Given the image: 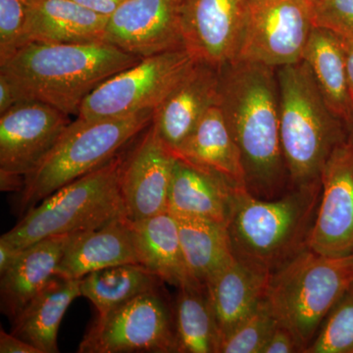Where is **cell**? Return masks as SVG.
Returning a JSON list of instances; mask_svg holds the SVG:
<instances>
[{
    "label": "cell",
    "instance_id": "obj_1",
    "mask_svg": "<svg viewBox=\"0 0 353 353\" xmlns=\"http://www.w3.org/2000/svg\"><path fill=\"white\" fill-rule=\"evenodd\" d=\"M220 72L218 104L240 150L246 190L259 199H277L289 174L281 146L275 68L236 61Z\"/></svg>",
    "mask_w": 353,
    "mask_h": 353
},
{
    "label": "cell",
    "instance_id": "obj_2",
    "mask_svg": "<svg viewBox=\"0 0 353 353\" xmlns=\"http://www.w3.org/2000/svg\"><path fill=\"white\" fill-rule=\"evenodd\" d=\"M112 44L32 41L0 63L26 101L79 115L85 99L109 78L141 61Z\"/></svg>",
    "mask_w": 353,
    "mask_h": 353
},
{
    "label": "cell",
    "instance_id": "obj_3",
    "mask_svg": "<svg viewBox=\"0 0 353 353\" xmlns=\"http://www.w3.org/2000/svg\"><path fill=\"white\" fill-rule=\"evenodd\" d=\"M321 190L319 180L261 199L236 189L227 224L234 259L271 275L308 248Z\"/></svg>",
    "mask_w": 353,
    "mask_h": 353
},
{
    "label": "cell",
    "instance_id": "obj_4",
    "mask_svg": "<svg viewBox=\"0 0 353 353\" xmlns=\"http://www.w3.org/2000/svg\"><path fill=\"white\" fill-rule=\"evenodd\" d=\"M280 139L292 187L320 180L332 152L345 141L341 121L318 88L308 65L278 68Z\"/></svg>",
    "mask_w": 353,
    "mask_h": 353
},
{
    "label": "cell",
    "instance_id": "obj_5",
    "mask_svg": "<svg viewBox=\"0 0 353 353\" xmlns=\"http://www.w3.org/2000/svg\"><path fill=\"white\" fill-rule=\"evenodd\" d=\"M153 110L119 117H77L36 170L26 176L16 197L18 217L64 185L97 170L113 159L128 143L152 122Z\"/></svg>",
    "mask_w": 353,
    "mask_h": 353
},
{
    "label": "cell",
    "instance_id": "obj_6",
    "mask_svg": "<svg viewBox=\"0 0 353 353\" xmlns=\"http://www.w3.org/2000/svg\"><path fill=\"white\" fill-rule=\"evenodd\" d=\"M352 284L353 254L331 257L306 248L271 274L266 301L278 325L305 352Z\"/></svg>",
    "mask_w": 353,
    "mask_h": 353
},
{
    "label": "cell",
    "instance_id": "obj_7",
    "mask_svg": "<svg viewBox=\"0 0 353 353\" xmlns=\"http://www.w3.org/2000/svg\"><path fill=\"white\" fill-rule=\"evenodd\" d=\"M124 154L64 185L30 209L10 231L2 234L17 250L50 236L97 229L127 217L120 190Z\"/></svg>",
    "mask_w": 353,
    "mask_h": 353
},
{
    "label": "cell",
    "instance_id": "obj_8",
    "mask_svg": "<svg viewBox=\"0 0 353 353\" xmlns=\"http://www.w3.org/2000/svg\"><path fill=\"white\" fill-rule=\"evenodd\" d=\"M79 353L178 352L174 313L160 289L97 314Z\"/></svg>",
    "mask_w": 353,
    "mask_h": 353
},
{
    "label": "cell",
    "instance_id": "obj_9",
    "mask_svg": "<svg viewBox=\"0 0 353 353\" xmlns=\"http://www.w3.org/2000/svg\"><path fill=\"white\" fill-rule=\"evenodd\" d=\"M196 61L185 48L143 58L88 95L77 117H119L154 110Z\"/></svg>",
    "mask_w": 353,
    "mask_h": 353
},
{
    "label": "cell",
    "instance_id": "obj_10",
    "mask_svg": "<svg viewBox=\"0 0 353 353\" xmlns=\"http://www.w3.org/2000/svg\"><path fill=\"white\" fill-rule=\"evenodd\" d=\"M313 28L308 0H250L234 62L275 69L301 62Z\"/></svg>",
    "mask_w": 353,
    "mask_h": 353
},
{
    "label": "cell",
    "instance_id": "obj_11",
    "mask_svg": "<svg viewBox=\"0 0 353 353\" xmlns=\"http://www.w3.org/2000/svg\"><path fill=\"white\" fill-rule=\"evenodd\" d=\"M321 197L308 241L319 254H353V143L350 139L334 148L320 176Z\"/></svg>",
    "mask_w": 353,
    "mask_h": 353
},
{
    "label": "cell",
    "instance_id": "obj_12",
    "mask_svg": "<svg viewBox=\"0 0 353 353\" xmlns=\"http://www.w3.org/2000/svg\"><path fill=\"white\" fill-rule=\"evenodd\" d=\"M250 0H183V48L196 61L217 69L238 54Z\"/></svg>",
    "mask_w": 353,
    "mask_h": 353
},
{
    "label": "cell",
    "instance_id": "obj_13",
    "mask_svg": "<svg viewBox=\"0 0 353 353\" xmlns=\"http://www.w3.org/2000/svg\"><path fill=\"white\" fill-rule=\"evenodd\" d=\"M69 116L38 101L0 115V171L26 176L38 168L70 124Z\"/></svg>",
    "mask_w": 353,
    "mask_h": 353
},
{
    "label": "cell",
    "instance_id": "obj_14",
    "mask_svg": "<svg viewBox=\"0 0 353 353\" xmlns=\"http://www.w3.org/2000/svg\"><path fill=\"white\" fill-rule=\"evenodd\" d=\"M176 154L162 141L152 124L125 155L120 190L130 221L153 217L168 211V196Z\"/></svg>",
    "mask_w": 353,
    "mask_h": 353
},
{
    "label": "cell",
    "instance_id": "obj_15",
    "mask_svg": "<svg viewBox=\"0 0 353 353\" xmlns=\"http://www.w3.org/2000/svg\"><path fill=\"white\" fill-rule=\"evenodd\" d=\"M183 0H126L109 16L104 41L145 58L183 48Z\"/></svg>",
    "mask_w": 353,
    "mask_h": 353
},
{
    "label": "cell",
    "instance_id": "obj_16",
    "mask_svg": "<svg viewBox=\"0 0 353 353\" xmlns=\"http://www.w3.org/2000/svg\"><path fill=\"white\" fill-rule=\"evenodd\" d=\"M220 75L219 69L194 62L153 110L152 124L174 153L219 102Z\"/></svg>",
    "mask_w": 353,
    "mask_h": 353
},
{
    "label": "cell",
    "instance_id": "obj_17",
    "mask_svg": "<svg viewBox=\"0 0 353 353\" xmlns=\"http://www.w3.org/2000/svg\"><path fill=\"white\" fill-rule=\"evenodd\" d=\"M127 263H139V260L131 224L124 216L97 229L70 234L57 276L79 280L92 272Z\"/></svg>",
    "mask_w": 353,
    "mask_h": 353
},
{
    "label": "cell",
    "instance_id": "obj_18",
    "mask_svg": "<svg viewBox=\"0 0 353 353\" xmlns=\"http://www.w3.org/2000/svg\"><path fill=\"white\" fill-rule=\"evenodd\" d=\"M239 189L224 176L176 157L168 196V211L227 226Z\"/></svg>",
    "mask_w": 353,
    "mask_h": 353
},
{
    "label": "cell",
    "instance_id": "obj_19",
    "mask_svg": "<svg viewBox=\"0 0 353 353\" xmlns=\"http://www.w3.org/2000/svg\"><path fill=\"white\" fill-rule=\"evenodd\" d=\"M70 234L50 236L21 250L0 280V308L12 321L22 309L57 277Z\"/></svg>",
    "mask_w": 353,
    "mask_h": 353
},
{
    "label": "cell",
    "instance_id": "obj_20",
    "mask_svg": "<svg viewBox=\"0 0 353 353\" xmlns=\"http://www.w3.org/2000/svg\"><path fill=\"white\" fill-rule=\"evenodd\" d=\"M108 19L73 0H27L26 41L27 43H101Z\"/></svg>",
    "mask_w": 353,
    "mask_h": 353
},
{
    "label": "cell",
    "instance_id": "obj_21",
    "mask_svg": "<svg viewBox=\"0 0 353 353\" xmlns=\"http://www.w3.org/2000/svg\"><path fill=\"white\" fill-rule=\"evenodd\" d=\"M269 279V274L234 259L206 281L221 341L264 301Z\"/></svg>",
    "mask_w": 353,
    "mask_h": 353
},
{
    "label": "cell",
    "instance_id": "obj_22",
    "mask_svg": "<svg viewBox=\"0 0 353 353\" xmlns=\"http://www.w3.org/2000/svg\"><path fill=\"white\" fill-rule=\"evenodd\" d=\"M139 263L176 289L201 285L190 276L181 245L179 224L169 211L139 221H130Z\"/></svg>",
    "mask_w": 353,
    "mask_h": 353
},
{
    "label": "cell",
    "instance_id": "obj_23",
    "mask_svg": "<svg viewBox=\"0 0 353 353\" xmlns=\"http://www.w3.org/2000/svg\"><path fill=\"white\" fill-rule=\"evenodd\" d=\"M175 154L196 166L219 174L236 188L246 189L240 150L219 104L208 109Z\"/></svg>",
    "mask_w": 353,
    "mask_h": 353
},
{
    "label": "cell",
    "instance_id": "obj_24",
    "mask_svg": "<svg viewBox=\"0 0 353 353\" xmlns=\"http://www.w3.org/2000/svg\"><path fill=\"white\" fill-rule=\"evenodd\" d=\"M81 279L54 277L11 321V333L38 348L58 353V331L69 306L81 296Z\"/></svg>",
    "mask_w": 353,
    "mask_h": 353
},
{
    "label": "cell",
    "instance_id": "obj_25",
    "mask_svg": "<svg viewBox=\"0 0 353 353\" xmlns=\"http://www.w3.org/2000/svg\"><path fill=\"white\" fill-rule=\"evenodd\" d=\"M303 60L312 72L330 109L348 125L353 117V101L341 37L326 28L314 26Z\"/></svg>",
    "mask_w": 353,
    "mask_h": 353
},
{
    "label": "cell",
    "instance_id": "obj_26",
    "mask_svg": "<svg viewBox=\"0 0 353 353\" xmlns=\"http://www.w3.org/2000/svg\"><path fill=\"white\" fill-rule=\"evenodd\" d=\"M176 218L183 254L190 276L204 285L211 276L234 259L227 226L201 218Z\"/></svg>",
    "mask_w": 353,
    "mask_h": 353
},
{
    "label": "cell",
    "instance_id": "obj_27",
    "mask_svg": "<svg viewBox=\"0 0 353 353\" xmlns=\"http://www.w3.org/2000/svg\"><path fill=\"white\" fill-rule=\"evenodd\" d=\"M173 313L178 352L219 353L221 334L205 285L178 289Z\"/></svg>",
    "mask_w": 353,
    "mask_h": 353
},
{
    "label": "cell",
    "instance_id": "obj_28",
    "mask_svg": "<svg viewBox=\"0 0 353 353\" xmlns=\"http://www.w3.org/2000/svg\"><path fill=\"white\" fill-rule=\"evenodd\" d=\"M161 283L141 264L116 265L81 279V296L94 304L97 314H104L134 297L160 289Z\"/></svg>",
    "mask_w": 353,
    "mask_h": 353
},
{
    "label": "cell",
    "instance_id": "obj_29",
    "mask_svg": "<svg viewBox=\"0 0 353 353\" xmlns=\"http://www.w3.org/2000/svg\"><path fill=\"white\" fill-rule=\"evenodd\" d=\"M304 353H353V284L332 309Z\"/></svg>",
    "mask_w": 353,
    "mask_h": 353
},
{
    "label": "cell",
    "instance_id": "obj_30",
    "mask_svg": "<svg viewBox=\"0 0 353 353\" xmlns=\"http://www.w3.org/2000/svg\"><path fill=\"white\" fill-rule=\"evenodd\" d=\"M277 326L265 297L252 314L223 339L219 353H262Z\"/></svg>",
    "mask_w": 353,
    "mask_h": 353
},
{
    "label": "cell",
    "instance_id": "obj_31",
    "mask_svg": "<svg viewBox=\"0 0 353 353\" xmlns=\"http://www.w3.org/2000/svg\"><path fill=\"white\" fill-rule=\"evenodd\" d=\"M27 0H0V63L27 44Z\"/></svg>",
    "mask_w": 353,
    "mask_h": 353
},
{
    "label": "cell",
    "instance_id": "obj_32",
    "mask_svg": "<svg viewBox=\"0 0 353 353\" xmlns=\"http://www.w3.org/2000/svg\"><path fill=\"white\" fill-rule=\"evenodd\" d=\"M313 23L341 38L353 39V0H319L311 3Z\"/></svg>",
    "mask_w": 353,
    "mask_h": 353
},
{
    "label": "cell",
    "instance_id": "obj_33",
    "mask_svg": "<svg viewBox=\"0 0 353 353\" xmlns=\"http://www.w3.org/2000/svg\"><path fill=\"white\" fill-rule=\"evenodd\" d=\"M301 352L296 339L290 331L278 325L265 345L262 353Z\"/></svg>",
    "mask_w": 353,
    "mask_h": 353
},
{
    "label": "cell",
    "instance_id": "obj_34",
    "mask_svg": "<svg viewBox=\"0 0 353 353\" xmlns=\"http://www.w3.org/2000/svg\"><path fill=\"white\" fill-rule=\"evenodd\" d=\"M23 101H26L18 88L6 74L0 72V115Z\"/></svg>",
    "mask_w": 353,
    "mask_h": 353
},
{
    "label": "cell",
    "instance_id": "obj_35",
    "mask_svg": "<svg viewBox=\"0 0 353 353\" xmlns=\"http://www.w3.org/2000/svg\"><path fill=\"white\" fill-rule=\"evenodd\" d=\"M0 352L1 353H41L38 348L18 338L12 333L0 330Z\"/></svg>",
    "mask_w": 353,
    "mask_h": 353
},
{
    "label": "cell",
    "instance_id": "obj_36",
    "mask_svg": "<svg viewBox=\"0 0 353 353\" xmlns=\"http://www.w3.org/2000/svg\"><path fill=\"white\" fill-rule=\"evenodd\" d=\"M73 1L95 13L109 17L126 0H73Z\"/></svg>",
    "mask_w": 353,
    "mask_h": 353
},
{
    "label": "cell",
    "instance_id": "obj_37",
    "mask_svg": "<svg viewBox=\"0 0 353 353\" xmlns=\"http://www.w3.org/2000/svg\"><path fill=\"white\" fill-rule=\"evenodd\" d=\"M21 250L14 248L6 240L0 238V275L6 273L15 260L17 259Z\"/></svg>",
    "mask_w": 353,
    "mask_h": 353
},
{
    "label": "cell",
    "instance_id": "obj_38",
    "mask_svg": "<svg viewBox=\"0 0 353 353\" xmlns=\"http://www.w3.org/2000/svg\"><path fill=\"white\" fill-rule=\"evenodd\" d=\"M341 39L343 50H345L348 85H350V94H352L353 101V39L341 38Z\"/></svg>",
    "mask_w": 353,
    "mask_h": 353
},
{
    "label": "cell",
    "instance_id": "obj_39",
    "mask_svg": "<svg viewBox=\"0 0 353 353\" xmlns=\"http://www.w3.org/2000/svg\"><path fill=\"white\" fill-rule=\"evenodd\" d=\"M347 126L350 127V137H348V139H350V141H352L353 143V117H352V121H350V122L348 123Z\"/></svg>",
    "mask_w": 353,
    "mask_h": 353
},
{
    "label": "cell",
    "instance_id": "obj_40",
    "mask_svg": "<svg viewBox=\"0 0 353 353\" xmlns=\"http://www.w3.org/2000/svg\"><path fill=\"white\" fill-rule=\"evenodd\" d=\"M309 2H310V3H313V2H317V1H319V0H308Z\"/></svg>",
    "mask_w": 353,
    "mask_h": 353
}]
</instances>
